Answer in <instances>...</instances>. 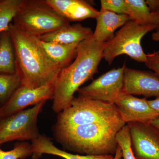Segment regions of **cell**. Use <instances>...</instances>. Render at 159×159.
<instances>
[{"instance_id":"1","label":"cell","mask_w":159,"mask_h":159,"mask_svg":"<svg viewBox=\"0 0 159 159\" xmlns=\"http://www.w3.org/2000/svg\"><path fill=\"white\" fill-rule=\"evenodd\" d=\"M9 30L14 46L16 74L21 84L30 88L54 85L61 69L48 57L39 38L11 23Z\"/></svg>"},{"instance_id":"2","label":"cell","mask_w":159,"mask_h":159,"mask_svg":"<svg viewBox=\"0 0 159 159\" xmlns=\"http://www.w3.org/2000/svg\"><path fill=\"white\" fill-rule=\"evenodd\" d=\"M106 43L98 42L93 36L80 43L75 60L62 69L54 84L52 109L58 114L71 105L74 95L84 83L93 79L103 58Z\"/></svg>"},{"instance_id":"3","label":"cell","mask_w":159,"mask_h":159,"mask_svg":"<svg viewBox=\"0 0 159 159\" xmlns=\"http://www.w3.org/2000/svg\"><path fill=\"white\" fill-rule=\"evenodd\" d=\"M119 122H97L73 126H52L56 142L66 150L83 155L115 156L119 131L125 125Z\"/></svg>"},{"instance_id":"4","label":"cell","mask_w":159,"mask_h":159,"mask_svg":"<svg viewBox=\"0 0 159 159\" xmlns=\"http://www.w3.org/2000/svg\"><path fill=\"white\" fill-rule=\"evenodd\" d=\"M13 21L18 29L39 38L70 24L46 0H22Z\"/></svg>"},{"instance_id":"5","label":"cell","mask_w":159,"mask_h":159,"mask_svg":"<svg viewBox=\"0 0 159 159\" xmlns=\"http://www.w3.org/2000/svg\"><path fill=\"white\" fill-rule=\"evenodd\" d=\"M57 114L54 125L65 127L123 121L115 104L80 96L74 97L70 106Z\"/></svg>"},{"instance_id":"6","label":"cell","mask_w":159,"mask_h":159,"mask_svg":"<svg viewBox=\"0 0 159 159\" xmlns=\"http://www.w3.org/2000/svg\"><path fill=\"white\" fill-rule=\"evenodd\" d=\"M157 29L155 26L139 25L130 20L111 39L106 43L103 58L110 65L116 57L125 54L137 62L145 63L147 57L142 49L141 40L147 33Z\"/></svg>"},{"instance_id":"7","label":"cell","mask_w":159,"mask_h":159,"mask_svg":"<svg viewBox=\"0 0 159 159\" xmlns=\"http://www.w3.org/2000/svg\"><path fill=\"white\" fill-rule=\"evenodd\" d=\"M46 102H39L32 108L0 119V145L16 140L32 141L38 138L40 134L38 118Z\"/></svg>"},{"instance_id":"8","label":"cell","mask_w":159,"mask_h":159,"mask_svg":"<svg viewBox=\"0 0 159 159\" xmlns=\"http://www.w3.org/2000/svg\"><path fill=\"white\" fill-rule=\"evenodd\" d=\"M125 65L112 69L77 90L78 96L115 104L123 94V73Z\"/></svg>"},{"instance_id":"9","label":"cell","mask_w":159,"mask_h":159,"mask_svg":"<svg viewBox=\"0 0 159 159\" xmlns=\"http://www.w3.org/2000/svg\"><path fill=\"white\" fill-rule=\"evenodd\" d=\"M131 147L136 159H159V131L149 123H127Z\"/></svg>"},{"instance_id":"10","label":"cell","mask_w":159,"mask_h":159,"mask_svg":"<svg viewBox=\"0 0 159 159\" xmlns=\"http://www.w3.org/2000/svg\"><path fill=\"white\" fill-rule=\"evenodd\" d=\"M54 92V85L38 88H30L21 85L9 100L0 107V119L21 111L30 106L53 100Z\"/></svg>"},{"instance_id":"11","label":"cell","mask_w":159,"mask_h":159,"mask_svg":"<svg viewBox=\"0 0 159 159\" xmlns=\"http://www.w3.org/2000/svg\"><path fill=\"white\" fill-rule=\"evenodd\" d=\"M125 94L143 96L145 98L159 97V76L150 71L125 67L123 73Z\"/></svg>"},{"instance_id":"12","label":"cell","mask_w":159,"mask_h":159,"mask_svg":"<svg viewBox=\"0 0 159 159\" xmlns=\"http://www.w3.org/2000/svg\"><path fill=\"white\" fill-rule=\"evenodd\" d=\"M146 98H139L124 94L116 103L121 119L125 124L129 122L149 123L158 116L148 103Z\"/></svg>"},{"instance_id":"13","label":"cell","mask_w":159,"mask_h":159,"mask_svg":"<svg viewBox=\"0 0 159 159\" xmlns=\"http://www.w3.org/2000/svg\"><path fill=\"white\" fill-rule=\"evenodd\" d=\"M59 15L69 21H80L96 18L99 11L83 0H46Z\"/></svg>"},{"instance_id":"14","label":"cell","mask_w":159,"mask_h":159,"mask_svg":"<svg viewBox=\"0 0 159 159\" xmlns=\"http://www.w3.org/2000/svg\"><path fill=\"white\" fill-rule=\"evenodd\" d=\"M97 26L93 37L98 42L106 43L114 37V32L130 20L127 15L117 14L101 9L96 17Z\"/></svg>"},{"instance_id":"15","label":"cell","mask_w":159,"mask_h":159,"mask_svg":"<svg viewBox=\"0 0 159 159\" xmlns=\"http://www.w3.org/2000/svg\"><path fill=\"white\" fill-rule=\"evenodd\" d=\"M32 159H39L43 154L52 155L64 159H114L115 156H91L74 154L56 147L51 139L44 134H40L37 139L31 141Z\"/></svg>"},{"instance_id":"16","label":"cell","mask_w":159,"mask_h":159,"mask_svg":"<svg viewBox=\"0 0 159 159\" xmlns=\"http://www.w3.org/2000/svg\"><path fill=\"white\" fill-rule=\"evenodd\" d=\"M93 32L89 27L76 24L61 27L58 30L40 36L39 39L47 42H56L66 44L77 43L93 36Z\"/></svg>"},{"instance_id":"17","label":"cell","mask_w":159,"mask_h":159,"mask_svg":"<svg viewBox=\"0 0 159 159\" xmlns=\"http://www.w3.org/2000/svg\"><path fill=\"white\" fill-rule=\"evenodd\" d=\"M40 40L48 57L61 70L70 66L73 59L76 58L77 47L79 44H66Z\"/></svg>"},{"instance_id":"18","label":"cell","mask_w":159,"mask_h":159,"mask_svg":"<svg viewBox=\"0 0 159 159\" xmlns=\"http://www.w3.org/2000/svg\"><path fill=\"white\" fill-rule=\"evenodd\" d=\"M131 20L139 25L159 27V11H150L145 0H125Z\"/></svg>"},{"instance_id":"19","label":"cell","mask_w":159,"mask_h":159,"mask_svg":"<svg viewBox=\"0 0 159 159\" xmlns=\"http://www.w3.org/2000/svg\"><path fill=\"white\" fill-rule=\"evenodd\" d=\"M16 73L14 46L8 30L0 33V73Z\"/></svg>"},{"instance_id":"20","label":"cell","mask_w":159,"mask_h":159,"mask_svg":"<svg viewBox=\"0 0 159 159\" xmlns=\"http://www.w3.org/2000/svg\"><path fill=\"white\" fill-rule=\"evenodd\" d=\"M21 85V81L16 73H0V107L9 100Z\"/></svg>"},{"instance_id":"21","label":"cell","mask_w":159,"mask_h":159,"mask_svg":"<svg viewBox=\"0 0 159 159\" xmlns=\"http://www.w3.org/2000/svg\"><path fill=\"white\" fill-rule=\"evenodd\" d=\"M22 0H0V33L9 30Z\"/></svg>"},{"instance_id":"22","label":"cell","mask_w":159,"mask_h":159,"mask_svg":"<svg viewBox=\"0 0 159 159\" xmlns=\"http://www.w3.org/2000/svg\"><path fill=\"white\" fill-rule=\"evenodd\" d=\"M32 155L31 144L27 142H17L13 149L8 151L0 148V159H25Z\"/></svg>"},{"instance_id":"23","label":"cell","mask_w":159,"mask_h":159,"mask_svg":"<svg viewBox=\"0 0 159 159\" xmlns=\"http://www.w3.org/2000/svg\"><path fill=\"white\" fill-rule=\"evenodd\" d=\"M118 145L121 148L124 159H136L131 147L130 132L128 125L125 124L118 132L116 137Z\"/></svg>"},{"instance_id":"24","label":"cell","mask_w":159,"mask_h":159,"mask_svg":"<svg viewBox=\"0 0 159 159\" xmlns=\"http://www.w3.org/2000/svg\"><path fill=\"white\" fill-rule=\"evenodd\" d=\"M101 9L117 14L128 15V8L125 0H101Z\"/></svg>"},{"instance_id":"25","label":"cell","mask_w":159,"mask_h":159,"mask_svg":"<svg viewBox=\"0 0 159 159\" xmlns=\"http://www.w3.org/2000/svg\"><path fill=\"white\" fill-rule=\"evenodd\" d=\"M146 57L147 61L145 63L146 66L159 76V51L146 54Z\"/></svg>"},{"instance_id":"26","label":"cell","mask_w":159,"mask_h":159,"mask_svg":"<svg viewBox=\"0 0 159 159\" xmlns=\"http://www.w3.org/2000/svg\"><path fill=\"white\" fill-rule=\"evenodd\" d=\"M147 6L152 12L159 11V0H146Z\"/></svg>"},{"instance_id":"27","label":"cell","mask_w":159,"mask_h":159,"mask_svg":"<svg viewBox=\"0 0 159 159\" xmlns=\"http://www.w3.org/2000/svg\"><path fill=\"white\" fill-rule=\"evenodd\" d=\"M149 105L158 114L159 116V97H157L155 99L148 100Z\"/></svg>"},{"instance_id":"28","label":"cell","mask_w":159,"mask_h":159,"mask_svg":"<svg viewBox=\"0 0 159 159\" xmlns=\"http://www.w3.org/2000/svg\"><path fill=\"white\" fill-rule=\"evenodd\" d=\"M122 157V153L121 148L120 146L118 145L117 148L116 152L114 156V159H121Z\"/></svg>"},{"instance_id":"29","label":"cell","mask_w":159,"mask_h":159,"mask_svg":"<svg viewBox=\"0 0 159 159\" xmlns=\"http://www.w3.org/2000/svg\"><path fill=\"white\" fill-rule=\"evenodd\" d=\"M149 123L153 125L159 131V116L152 120Z\"/></svg>"},{"instance_id":"30","label":"cell","mask_w":159,"mask_h":159,"mask_svg":"<svg viewBox=\"0 0 159 159\" xmlns=\"http://www.w3.org/2000/svg\"><path fill=\"white\" fill-rule=\"evenodd\" d=\"M156 30V31L152 35V39L154 41L159 42V28H157Z\"/></svg>"},{"instance_id":"31","label":"cell","mask_w":159,"mask_h":159,"mask_svg":"<svg viewBox=\"0 0 159 159\" xmlns=\"http://www.w3.org/2000/svg\"><path fill=\"white\" fill-rule=\"evenodd\" d=\"M158 28H159V27H158Z\"/></svg>"}]
</instances>
